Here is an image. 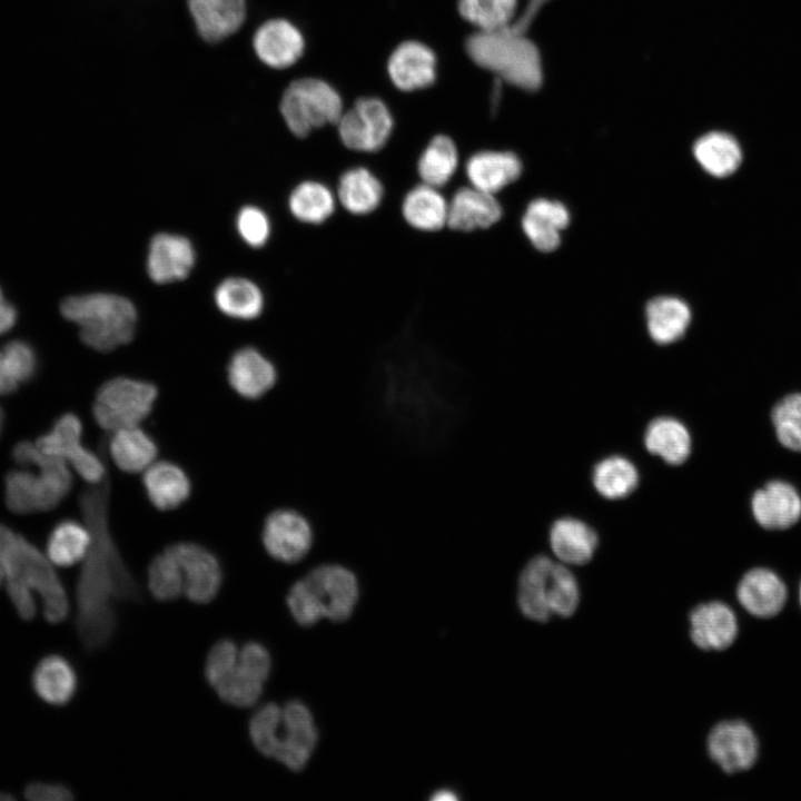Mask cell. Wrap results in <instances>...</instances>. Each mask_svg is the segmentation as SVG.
Masks as SVG:
<instances>
[{
    "label": "cell",
    "mask_w": 801,
    "mask_h": 801,
    "mask_svg": "<svg viewBox=\"0 0 801 801\" xmlns=\"http://www.w3.org/2000/svg\"><path fill=\"white\" fill-rule=\"evenodd\" d=\"M639 479L635 465L620 455H612L597 462L592 473L595 490L609 500L626 497L636 488Z\"/></svg>",
    "instance_id": "obj_40"
},
{
    "label": "cell",
    "mask_w": 801,
    "mask_h": 801,
    "mask_svg": "<svg viewBox=\"0 0 801 801\" xmlns=\"http://www.w3.org/2000/svg\"><path fill=\"white\" fill-rule=\"evenodd\" d=\"M342 144L357 152L373 154L389 141L395 121L386 102L378 97H362L344 110L336 123Z\"/></svg>",
    "instance_id": "obj_10"
},
{
    "label": "cell",
    "mask_w": 801,
    "mask_h": 801,
    "mask_svg": "<svg viewBox=\"0 0 801 801\" xmlns=\"http://www.w3.org/2000/svg\"><path fill=\"white\" fill-rule=\"evenodd\" d=\"M157 396V387L149 382L113 377L97 390L92 404L93 419L100 428L110 433L139 426L151 413Z\"/></svg>",
    "instance_id": "obj_9"
},
{
    "label": "cell",
    "mask_w": 801,
    "mask_h": 801,
    "mask_svg": "<svg viewBox=\"0 0 801 801\" xmlns=\"http://www.w3.org/2000/svg\"><path fill=\"white\" fill-rule=\"evenodd\" d=\"M215 303L225 315L237 319H254L264 308V296L259 287L243 277L222 280L215 290Z\"/></svg>",
    "instance_id": "obj_38"
},
{
    "label": "cell",
    "mask_w": 801,
    "mask_h": 801,
    "mask_svg": "<svg viewBox=\"0 0 801 801\" xmlns=\"http://www.w3.org/2000/svg\"><path fill=\"white\" fill-rule=\"evenodd\" d=\"M60 310L79 326L81 340L95 350H113L134 337L137 310L126 297L107 293L72 296L61 303Z\"/></svg>",
    "instance_id": "obj_6"
},
{
    "label": "cell",
    "mask_w": 801,
    "mask_h": 801,
    "mask_svg": "<svg viewBox=\"0 0 801 801\" xmlns=\"http://www.w3.org/2000/svg\"><path fill=\"white\" fill-rule=\"evenodd\" d=\"M281 709L276 703L261 705L250 718L249 736L254 746L265 756L274 758L279 743Z\"/></svg>",
    "instance_id": "obj_43"
},
{
    "label": "cell",
    "mask_w": 801,
    "mask_h": 801,
    "mask_svg": "<svg viewBox=\"0 0 801 801\" xmlns=\"http://www.w3.org/2000/svg\"><path fill=\"white\" fill-rule=\"evenodd\" d=\"M196 253L184 236L157 234L150 241L147 271L151 280L167 284L186 278L194 268Z\"/></svg>",
    "instance_id": "obj_18"
},
{
    "label": "cell",
    "mask_w": 801,
    "mask_h": 801,
    "mask_svg": "<svg viewBox=\"0 0 801 801\" xmlns=\"http://www.w3.org/2000/svg\"><path fill=\"white\" fill-rule=\"evenodd\" d=\"M711 759L726 773L750 769L756 760L758 742L741 721H726L712 729L708 738Z\"/></svg>",
    "instance_id": "obj_16"
},
{
    "label": "cell",
    "mask_w": 801,
    "mask_h": 801,
    "mask_svg": "<svg viewBox=\"0 0 801 801\" xmlns=\"http://www.w3.org/2000/svg\"><path fill=\"white\" fill-rule=\"evenodd\" d=\"M751 511L762 527L785 530L801 518V495L789 482L773 479L753 493Z\"/></svg>",
    "instance_id": "obj_17"
},
{
    "label": "cell",
    "mask_w": 801,
    "mask_h": 801,
    "mask_svg": "<svg viewBox=\"0 0 801 801\" xmlns=\"http://www.w3.org/2000/svg\"><path fill=\"white\" fill-rule=\"evenodd\" d=\"M109 482L90 485L79 496L91 543L76 586L75 626L87 651L105 647L117 627L116 603L137 601L139 586L113 542L108 518Z\"/></svg>",
    "instance_id": "obj_1"
},
{
    "label": "cell",
    "mask_w": 801,
    "mask_h": 801,
    "mask_svg": "<svg viewBox=\"0 0 801 801\" xmlns=\"http://www.w3.org/2000/svg\"><path fill=\"white\" fill-rule=\"evenodd\" d=\"M239 651L230 639L218 641L208 653L205 663V678L208 684L217 689L237 669Z\"/></svg>",
    "instance_id": "obj_45"
},
{
    "label": "cell",
    "mask_w": 801,
    "mask_h": 801,
    "mask_svg": "<svg viewBox=\"0 0 801 801\" xmlns=\"http://www.w3.org/2000/svg\"><path fill=\"white\" fill-rule=\"evenodd\" d=\"M646 449L660 456L665 463L680 465L691 453V435L686 426L673 417L654 418L644 434Z\"/></svg>",
    "instance_id": "obj_33"
},
{
    "label": "cell",
    "mask_w": 801,
    "mask_h": 801,
    "mask_svg": "<svg viewBox=\"0 0 801 801\" xmlns=\"http://www.w3.org/2000/svg\"><path fill=\"white\" fill-rule=\"evenodd\" d=\"M108 451L118 468L131 474L144 473L158 455L156 442L140 425L112 432Z\"/></svg>",
    "instance_id": "obj_31"
},
{
    "label": "cell",
    "mask_w": 801,
    "mask_h": 801,
    "mask_svg": "<svg viewBox=\"0 0 801 801\" xmlns=\"http://www.w3.org/2000/svg\"><path fill=\"white\" fill-rule=\"evenodd\" d=\"M254 48L258 58L267 66L284 69L300 59L305 40L294 23L285 19H273L255 33Z\"/></svg>",
    "instance_id": "obj_21"
},
{
    "label": "cell",
    "mask_w": 801,
    "mask_h": 801,
    "mask_svg": "<svg viewBox=\"0 0 801 801\" xmlns=\"http://www.w3.org/2000/svg\"><path fill=\"white\" fill-rule=\"evenodd\" d=\"M459 166L455 141L447 135H435L422 150L417 160L421 181L437 188L447 185Z\"/></svg>",
    "instance_id": "obj_35"
},
{
    "label": "cell",
    "mask_w": 801,
    "mask_h": 801,
    "mask_svg": "<svg viewBox=\"0 0 801 801\" xmlns=\"http://www.w3.org/2000/svg\"><path fill=\"white\" fill-rule=\"evenodd\" d=\"M570 224V211L560 201L546 198L532 200L522 217V229L540 251L551 253L561 244V231Z\"/></svg>",
    "instance_id": "obj_24"
},
{
    "label": "cell",
    "mask_w": 801,
    "mask_h": 801,
    "mask_svg": "<svg viewBox=\"0 0 801 801\" xmlns=\"http://www.w3.org/2000/svg\"><path fill=\"white\" fill-rule=\"evenodd\" d=\"M279 743L274 759L291 771H300L308 763L318 741V731L310 710L298 700L287 702L281 709Z\"/></svg>",
    "instance_id": "obj_14"
},
{
    "label": "cell",
    "mask_w": 801,
    "mask_h": 801,
    "mask_svg": "<svg viewBox=\"0 0 801 801\" xmlns=\"http://www.w3.org/2000/svg\"><path fill=\"white\" fill-rule=\"evenodd\" d=\"M19 383L10 374L0 349V395H8L17 390Z\"/></svg>",
    "instance_id": "obj_53"
},
{
    "label": "cell",
    "mask_w": 801,
    "mask_h": 801,
    "mask_svg": "<svg viewBox=\"0 0 801 801\" xmlns=\"http://www.w3.org/2000/svg\"><path fill=\"white\" fill-rule=\"evenodd\" d=\"M645 318L651 338L666 345L684 336L691 322V309L680 298L659 296L647 303Z\"/></svg>",
    "instance_id": "obj_32"
},
{
    "label": "cell",
    "mask_w": 801,
    "mask_h": 801,
    "mask_svg": "<svg viewBox=\"0 0 801 801\" xmlns=\"http://www.w3.org/2000/svg\"><path fill=\"white\" fill-rule=\"evenodd\" d=\"M689 622L690 637L701 650H725L738 634V622L733 611L721 602L695 606L690 612Z\"/></svg>",
    "instance_id": "obj_22"
},
{
    "label": "cell",
    "mask_w": 801,
    "mask_h": 801,
    "mask_svg": "<svg viewBox=\"0 0 801 801\" xmlns=\"http://www.w3.org/2000/svg\"><path fill=\"white\" fill-rule=\"evenodd\" d=\"M439 189L421 182L406 192L400 212L407 225L426 233L447 226L448 199Z\"/></svg>",
    "instance_id": "obj_30"
},
{
    "label": "cell",
    "mask_w": 801,
    "mask_h": 801,
    "mask_svg": "<svg viewBox=\"0 0 801 801\" xmlns=\"http://www.w3.org/2000/svg\"><path fill=\"white\" fill-rule=\"evenodd\" d=\"M236 227L241 239L251 247L264 246L270 235V221L258 207H243L236 219Z\"/></svg>",
    "instance_id": "obj_47"
},
{
    "label": "cell",
    "mask_w": 801,
    "mask_h": 801,
    "mask_svg": "<svg viewBox=\"0 0 801 801\" xmlns=\"http://www.w3.org/2000/svg\"><path fill=\"white\" fill-rule=\"evenodd\" d=\"M464 170L471 186L495 195L520 178L523 166L512 151L481 150L467 158Z\"/></svg>",
    "instance_id": "obj_23"
},
{
    "label": "cell",
    "mask_w": 801,
    "mask_h": 801,
    "mask_svg": "<svg viewBox=\"0 0 801 801\" xmlns=\"http://www.w3.org/2000/svg\"><path fill=\"white\" fill-rule=\"evenodd\" d=\"M188 4L198 32L210 42L233 34L246 16L245 0H188Z\"/></svg>",
    "instance_id": "obj_26"
},
{
    "label": "cell",
    "mask_w": 801,
    "mask_h": 801,
    "mask_svg": "<svg viewBox=\"0 0 801 801\" xmlns=\"http://www.w3.org/2000/svg\"><path fill=\"white\" fill-rule=\"evenodd\" d=\"M24 797L31 801H69L72 792L61 784L31 783L24 790Z\"/></svg>",
    "instance_id": "obj_49"
},
{
    "label": "cell",
    "mask_w": 801,
    "mask_h": 801,
    "mask_svg": "<svg viewBox=\"0 0 801 801\" xmlns=\"http://www.w3.org/2000/svg\"><path fill=\"white\" fill-rule=\"evenodd\" d=\"M12 458L20 465H34L38 473L10 471L4 478V501L16 514L47 512L57 507L72 487L70 466L63 459L41 452L34 443L14 445Z\"/></svg>",
    "instance_id": "obj_3"
},
{
    "label": "cell",
    "mask_w": 801,
    "mask_h": 801,
    "mask_svg": "<svg viewBox=\"0 0 801 801\" xmlns=\"http://www.w3.org/2000/svg\"><path fill=\"white\" fill-rule=\"evenodd\" d=\"M166 548L181 568L186 596L197 604L212 601L222 584V568L215 554L192 542L175 543Z\"/></svg>",
    "instance_id": "obj_13"
},
{
    "label": "cell",
    "mask_w": 801,
    "mask_h": 801,
    "mask_svg": "<svg viewBox=\"0 0 801 801\" xmlns=\"http://www.w3.org/2000/svg\"><path fill=\"white\" fill-rule=\"evenodd\" d=\"M787 590L781 578L768 568L745 573L738 586V600L752 615L771 617L783 607Z\"/></svg>",
    "instance_id": "obj_25"
},
{
    "label": "cell",
    "mask_w": 801,
    "mask_h": 801,
    "mask_svg": "<svg viewBox=\"0 0 801 801\" xmlns=\"http://www.w3.org/2000/svg\"><path fill=\"white\" fill-rule=\"evenodd\" d=\"M358 594V580L350 568L336 562H325L310 568L291 585L286 603L299 625L312 626L323 617L334 622L347 620Z\"/></svg>",
    "instance_id": "obj_4"
},
{
    "label": "cell",
    "mask_w": 801,
    "mask_h": 801,
    "mask_svg": "<svg viewBox=\"0 0 801 801\" xmlns=\"http://www.w3.org/2000/svg\"><path fill=\"white\" fill-rule=\"evenodd\" d=\"M435 51L419 40H405L390 52L386 71L393 86L404 92L427 89L437 79Z\"/></svg>",
    "instance_id": "obj_15"
},
{
    "label": "cell",
    "mask_w": 801,
    "mask_h": 801,
    "mask_svg": "<svg viewBox=\"0 0 801 801\" xmlns=\"http://www.w3.org/2000/svg\"><path fill=\"white\" fill-rule=\"evenodd\" d=\"M336 194L324 182L305 180L291 190L288 197L290 214L300 222L320 225L335 212Z\"/></svg>",
    "instance_id": "obj_36"
},
{
    "label": "cell",
    "mask_w": 801,
    "mask_h": 801,
    "mask_svg": "<svg viewBox=\"0 0 801 801\" xmlns=\"http://www.w3.org/2000/svg\"><path fill=\"white\" fill-rule=\"evenodd\" d=\"M502 215L495 195L469 185L458 188L448 199L447 226L457 231L486 229L498 222Z\"/></svg>",
    "instance_id": "obj_20"
},
{
    "label": "cell",
    "mask_w": 801,
    "mask_h": 801,
    "mask_svg": "<svg viewBox=\"0 0 801 801\" xmlns=\"http://www.w3.org/2000/svg\"><path fill=\"white\" fill-rule=\"evenodd\" d=\"M800 601H801V587H800Z\"/></svg>",
    "instance_id": "obj_57"
},
{
    "label": "cell",
    "mask_w": 801,
    "mask_h": 801,
    "mask_svg": "<svg viewBox=\"0 0 801 801\" xmlns=\"http://www.w3.org/2000/svg\"><path fill=\"white\" fill-rule=\"evenodd\" d=\"M13 799L14 798L9 793L0 792V801H8V800H13Z\"/></svg>",
    "instance_id": "obj_55"
},
{
    "label": "cell",
    "mask_w": 801,
    "mask_h": 801,
    "mask_svg": "<svg viewBox=\"0 0 801 801\" xmlns=\"http://www.w3.org/2000/svg\"><path fill=\"white\" fill-rule=\"evenodd\" d=\"M1 557L7 592L21 619L31 620L34 616L33 593L40 596L43 614L50 623H59L68 616V596L52 563L28 540L6 525L1 533Z\"/></svg>",
    "instance_id": "obj_2"
},
{
    "label": "cell",
    "mask_w": 801,
    "mask_h": 801,
    "mask_svg": "<svg viewBox=\"0 0 801 801\" xmlns=\"http://www.w3.org/2000/svg\"><path fill=\"white\" fill-rule=\"evenodd\" d=\"M90 543L91 534L85 522L63 520L49 535L47 557L57 566H71L83 561Z\"/></svg>",
    "instance_id": "obj_39"
},
{
    "label": "cell",
    "mask_w": 801,
    "mask_h": 801,
    "mask_svg": "<svg viewBox=\"0 0 801 801\" xmlns=\"http://www.w3.org/2000/svg\"><path fill=\"white\" fill-rule=\"evenodd\" d=\"M337 202L349 214L365 216L374 212L384 198V186L368 168L357 166L345 170L337 182Z\"/></svg>",
    "instance_id": "obj_29"
},
{
    "label": "cell",
    "mask_w": 801,
    "mask_h": 801,
    "mask_svg": "<svg viewBox=\"0 0 801 801\" xmlns=\"http://www.w3.org/2000/svg\"><path fill=\"white\" fill-rule=\"evenodd\" d=\"M464 48L475 65L513 86L533 90L541 85L542 67L535 44L510 24L472 33Z\"/></svg>",
    "instance_id": "obj_5"
},
{
    "label": "cell",
    "mask_w": 801,
    "mask_h": 801,
    "mask_svg": "<svg viewBox=\"0 0 801 801\" xmlns=\"http://www.w3.org/2000/svg\"><path fill=\"white\" fill-rule=\"evenodd\" d=\"M773 423L789 421L801 425V393H792L780 399L773 407Z\"/></svg>",
    "instance_id": "obj_50"
},
{
    "label": "cell",
    "mask_w": 801,
    "mask_h": 801,
    "mask_svg": "<svg viewBox=\"0 0 801 801\" xmlns=\"http://www.w3.org/2000/svg\"><path fill=\"white\" fill-rule=\"evenodd\" d=\"M263 689L264 682L245 672L238 664L235 672L215 690L224 702L249 708L257 703Z\"/></svg>",
    "instance_id": "obj_44"
},
{
    "label": "cell",
    "mask_w": 801,
    "mask_h": 801,
    "mask_svg": "<svg viewBox=\"0 0 801 801\" xmlns=\"http://www.w3.org/2000/svg\"><path fill=\"white\" fill-rule=\"evenodd\" d=\"M238 664L245 672L265 683L271 670V656L265 645L250 641L239 651Z\"/></svg>",
    "instance_id": "obj_48"
},
{
    "label": "cell",
    "mask_w": 801,
    "mask_h": 801,
    "mask_svg": "<svg viewBox=\"0 0 801 801\" xmlns=\"http://www.w3.org/2000/svg\"><path fill=\"white\" fill-rule=\"evenodd\" d=\"M3 422H4V414H3L2 408L0 407V436L2 433V428H3Z\"/></svg>",
    "instance_id": "obj_56"
},
{
    "label": "cell",
    "mask_w": 801,
    "mask_h": 801,
    "mask_svg": "<svg viewBox=\"0 0 801 801\" xmlns=\"http://www.w3.org/2000/svg\"><path fill=\"white\" fill-rule=\"evenodd\" d=\"M517 603L530 620L544 623L553 615L570 617L580 603V589L566 564L545 555L531 558L518 577Z\"/></svg>",
    "instance_id": "obj_7"
},
{
    "label": "cell",
    "mask_w": 801,
    "mask_h": 801,
    "mask_svg": "<svg viewBox=\"0 0 801 801\" xmlns=\"http://www.w3.org/2000/svg\"><path fill=\"white\" fill-rule=\"evenodd\" d=\"M693 154L700 166L711 176L723 178L740 166L742 151L729 134L710 132L696 140Z\"/></svg>",
    "instance_id": "obj_37"
},
{
    "label": "cell",
    "mask_w": 801,
    "mask_h": 801,
    "mask_svg": "<svg viewBox=\"0 0 801 801\" xmlns=\"http://www.w3.org/2000/svg\"><path fill=\"white\" fill-rule=\"evenodd\" d=\"M775 435L780 444L793 452H801V425L789 422H775Z\"/></svg>",
    "instance_id": "obj_51"
},
{
    "label": "cell",
    "mask_w": 801,
    "mask_h": 801,
    "mask_svg": "<svg viewBox=\"0 0 801 801\" xmlns=\"http://www.w3.org/2000/svg\"><path fill=\"white\" fill-rule=\"evenodd\" d=\"M279 108L286 126L299 138L336 125L345 110L339 91L330 82L314 77L293 81L285 89Z\"/></svg>",
    "instance_id": "obj_8"
},
{
    "label": "cell",
    "mask_w": 801,
    "mask_h": 801,
    "mask_svg": "<svg viewBox=\"0 0 801 801\" xmlns=\"http://www.w3.org/2000/svg\"><path fill=\"white\" fill-rule=\"evenodd\" d=\"M142 484L148 500L160 511L177 508L191 492L190 479L185 471L168 461L154 462L144 472Z\"/></svg>",
    "instance_id": "obj_28"
},
{
    "label": "cell",
    "mask_w": 801,
    "mask_h": 801,
    "mask_svg": "<svg viewBox=\"0 0 801 801\" xmlns=\"http://www.w3.org/2000/svg\"><path fill=\"white\" fill-rule=\"evenodd\" d=\"M261 542L275 561L296 564L304 560L316 544L313 521L291 506L271 511L265 518Z\"/></svg>",
    "instance_id": "obj_11"
},
{
    "label": "cell",
    "mask_w": 801,
    "mask_h": 801,
    "mask_svg": "<svg viewBox=\"0 0 801 801\" xmlns=\"http://www.w3.org/2000/svg\"><path fill=\"white\" fill-rule=\"evenodd\" d=\"M17 320L16 309L4 299L0 289V335L9 332Z\"/></svg>",
    "instance_id": "obj_52"
},
{
    "label": "cell",
    "mask_w": 801,
    "mask_h": 801,
    "mask_svg": "<svg viewBox=\"0 0 801 801\" xmlns=\"http://www.w3.org/2000/svg\"><path fill=\"white\" fill-rule=\"evenodd\" d=\"M548 537L556 558L567 565H583L590 562L599 543L596 532L574 517L556 520L551 526Z\"/></svg>",
    "instance_id": "obj_27"
},
{
    "label": "cell",
    "mask_w": 801,
    "mask_h": 801,
    "mask_svg": "<svg viewBox=\"0 0 801 801\" xmlns=\"http://www.w3.org/2000/svg\"><path fill=\"white\" fill-rule=\"evenodd\" d=\"M148 589L158 601H172L184 592V575L174 555L165 551L148 567Z\"/></svg>",
    "instance_id": "obj_42"
},
{
    "label": "cell",
    "mask_w": 801,
    "mask_h": 801,
    "mask_svg": "<svg viewBox=\"0 0 801 801\" xmlns=\"http://www.w3.org/2000/svg\"><path fill=\"white\" fill-rule=\"evenodd\" d=\"M517 0H457L459 16L477 31H490L510 24Z\"/></svg>",
    "instance_id": "obj_41"
},
{
    "label": "cell",
    "mask_w": 801,
    "mask_h": 801,
    "mask_svg": "<svg viewBox=\"0 0 801 801\" xmlns=\"http://www.w3.org/2000/svg\"><path fill=\"white\" fill-rule=\"evenodd\" d=\"M4 524L0 523V586L4 584V570L2 564V557H1V533Z\"/></svg>",
    "instance_id": "obj_54"
},
{
    "label": "cell",
    "mask_w": 801,
    "mask_h": 801,
    "mask_svg": "<svg viewBox=\"0 0 801 801\" xmlns=\"http://www.w3.org/2000/svg\"><path fill=\"white\" fill-rule=\"evenodd\" d=\"M81 435V421L77 415L67 413L34 444L41 452L67 462L89 485L99 484L107 477L106 466L98 454L82 445Z\"/></svg>",
    "instance_id": "obj_12"
},
{
    "label": "cell",
    "mask_w": 801,
    "mask_h": 801,
    "mask_svg": "<svg viewBox=\"0 0 801 801\" xmlns=\"http://www.w3.org/2000/svg\"><path fill=\"white\" fill-rule=\"evenodd\" d=\"M4 363L19 383H27L33 378L37 372V356L33 348L23 340H11L2 347Z\"/></svg>",
    "instance_id": "obj_46"
},
{
    "label": "cell",
    "mask_w": 801,
    "mask_h": 801,
    "mask_svg": "<svg viewBox=\"0 0 801 801\" xmlns=\"http://www.w3.org/2000/svg\"><path fill=\"white\" fill-rule=\"evenodd\" d=\"M230 387L246 399H258L277 383L275 365L258 349L244 347L231 356L227 366Z\"/></svg>",
    "instance_id": "obj_19"
},
{
    "label": "cell",
    "mask_w": 801,
    "mask_h": 801,
    "mask_svg": "<svg viewBox=\"0 0 801 801\" xmlns=\"http://www.w3.org/2000/svg\"><path fill=\"white\" fill-rule=\"evenodd\" d=\"M77 674L68 660L60 655L43 657L34 669L32 684L37 694L47 703H68L77 689Z\"/></svg>",
    "instance_id": "obj_34"
}]
</instances>
